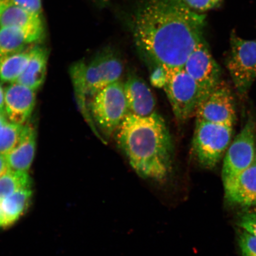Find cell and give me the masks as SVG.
<instances>
[{
	"label": "cell",
	"instance_id": "5b68a950",
	"mask_svg": "<svg viewBox=\"0 0 256 256\" xmlns=\"http://www.w3.org/2000/svg\"><path fill=\"white\" fill-rule=\"evenodd\" d=\"M232 131V126L196 120L192 152L202 167H216L228 148Z\"/></svg>",
	"mask_w": 256,
	"mask_h": 256
},
{
	"label": "cell",
	"instance_id": "6da1fadb",
	"mask_svg": "<svg viewBox=\"0 0 256 256\" xmlns=\"http://www.w3.org/2000/svg\"><path fill=\"white\" fill-rule=\"evenodd\" d=\"M206 16L184 0H140L131 28L138 50L150 66L168 72L183 69L188 56L204 40Z\"/></svg>",
	"mask_w": 256,
	"mask_h": 256
},
{
	"label": "cell",
	"instance_id": "5bb4252c",
	"mask_svg": "<svg viewBox=\"0 0 256 256\" xmlns=\"http://www.w3.org/2000/svg\"><path fill=\"white\" fill-rule=\"evenodd\" d=\"M0 27L18 28L30 35L36 42L40 40L44 34L41 16L32 14L10 2L2 12Z\"/></svg>",
	"mask_w": 256,
	"mask_h": 256
},
{
	"label": "cell",
	"instance_id": "277c9868",
	"mask_svg": "<svg viewBox=\"0 0 256 256\" xmlns=\"http://www.w3.org/2000/svg\"><path fill=\"white\" fill-rule=\"evenodd\" d=\"M89 99L88 108L92 120L106 136H111L129 113L124 82L120 80L108 85Z\"/></svg>",
	"mask_w": 256,
	"mask_h": 256
},
{
	"label": "cell",
	"instance_id": "cb8c5ba5",
	"mask_svg": "<svg viewBox=\"0 0 256 256\" xmlns=\"http://www.w3.org/2000/svg\"><path fill=\"white\" fill-rule=\"evenodd\" d=\"M8 2L32 14L41 16L42 14V0H8Z\"/></svg>",
	"mask_w": 256,
	"mask_h": 256
},
{
	"label": "cell",
	"instance_id": "484cf974",
	"mask_svg": "<svg viewBox=\"0 0 256 256\" xmlns=\"http://www.w3.org/2000/svg\"><path fill=\"white\" fill-rule=\"evenodd\" d=\"M238 226L256 236V212H246L240 216Z\"/></svg>",
	"mask_w": 256,
	"mask_h": 256
},
{
	"label": "cell",
	"instance_id": "7c38bea8",
	"mask_svg": "<svg viewBox=\"0 0 256 256\" xmlns=\"http://www.w3.org/2000/svg\"><path fill=\"white\" fill-rule=\"evenodd\" d=\"M228 202L244 207L256 206V158L245 170L223 182Z\"/></svg>",
	"mask_w": 256,
	"mask_h": 256
},
{
	"label": "cell",
	"instance_id": "9a60e30c",
	"mask_svg": "<svg viewBox=\"0 0 256 256\" xmlns=\"http://www.w3.org/2000/svg\"><path fill=\"white\" fill-rule=\"evenodd\" d=\"M36 148V130L31 124H25L17 145L6 155L10 169L28 172L34 162Z\"/></svg>",
	"mask_w": 256,
	"mask_h": 256
},
{
	"label": "cell",
	"instance_id": "ba28073f",
	"mask_svg": "<svg viewBox=\"0 0 256 256\" xmlns=\"http://www.w3.org/2000/svg\"><path fill=\"white\" fill-rule=\"evenodd\" d=\"M256 132L255 120L250 116L226 150L222 170V182L234 177L254 163L256 158Z\"/></svg>",
	"mask_w": 256,
	"mask_h": 256
},
{
	"label": "cell",
	"instance_id": "f546056e",
	"mask_svg": "<svg viewBox=\"0 0 256 256\" xmlns=\"http://www.w3.org/2000/svg\"><path fill=\"white\" fill-rule=\"evenodd\" d=\"M95 2L100 6H105L108 4V0H95Z\"/></svg>",
	"mask_w": 256,
	"mask_h": 256
},
{
	"label": "cell",
	"instance_id": "4dcf8cb0",
	"mask_svg": "<svg viewBox=\"0 0 256 256\" xmlns=\"http://www.w3.org/2000/svg\"><path fill=\"white\" fill-rule=\"evenodd\" d=\"M4 117L6 118L5 115L4 114H2L1 112H0V118H4Z\"/></svg>",
	"mask_w": 256,
	"mask_h": 256
},
{
	"label": "cell",
	"instance_id": "8992f818",
	"mask_svg": "<svg viewBox=\"0 0 256 256\" xmlns=\"http://www.w3.org/2000/svg\"><path fill=\"white\" fill-rule=\"evenodd\" d=\"M164 90L176 119L186 120L196 114L201 102L206 98L194 80L183 69L168 72Z\"/></svg>",
	"mask_w": 256,
	"mask_h": 256
},
{
	"label": "cell",
	"instance_id": "3957f363",
	"mask_svg": "<svg viewBox=\"0 0 256 256\" xmlns=\"http://www.w3.org/2000/svg\"><path fill=\"white\" fill-rule=\"evenodd\" d=\"M123 72L120 58L110 48L101 51L90 62L74 64L70 73L79 104H86L88 98L120 81Z\"/></svg>",
	"mask_w": 256,
	"mask_h": 256
},
{
	"label": "cell",
	"instance_id": "e0dca14e",
	"mask_svg": "<svg viewBox=\"0 0 256 256\" xmlns=\"http://www.w3.org/2000/svg\"><path fill=\"white\" fill-rule=\"evenodd\" d=\"M48 59V53L46 48L34 46L30 62L16 82L36 92L46 80Z\"/></svg>",
	"mask_w": 256,
	"mask_h": 256
},
{
	"label": "cell",
	"instance_id": "44dd1931",
	"mask_svg": "<svg viewBox=\"0 0 256 256\" xmlns=\"http://www.w3.org/2000/svg\"><path fill=\"white\" fill-rule=\"evenodd\" d=\"M24 126L12 124L5 117L0 118V154L6 156L14 148L20 139Z\"/></svg>",
	"mask_w": 256,
	"mask_h": 256
},
{
	"label": "cell",
	"instance_id": "9c48e42d",
	"mask_svg": "<svg viewBox=\"0 0 256 256\" xmlns=\"http://www.w3.org/2000/svg\"><path fill=\"white\" fill-rule=\"evenodd\" d=\"M195 116L196 120L234 127L236 105L230 86L222 80L201 102Z\"/></svg>",
	"mask_w": 256,
	"mask_h": 256
},
{
	"label": "cell",
	"instance_id": "ffe728a7",
	"mask_svg": "<svg viewBox=\"0 0 256 256\" xmlns=\"http://www.w3.org/2000/svg\"><path fill=\"white\" fill-rule=\"evenodd\" d=\"M31 188V179L28 172L9 170L0 178V199L24 188Z\"/></svg>",
	"mask_w": 256,
	"mask_h": 256
},
{
	"label": "cell",
	"instance_id": "d6986e66",
	"mask_svg": "<svg viewBox=\"0 0 256 256\" xmlns=\"http://www.w3.org/2000/svg\"><path fill=\"white\" fill-rule=\"evenodd\" d=\"M36 42L24 32L12 27H0V56L18 52Z\"/></svg>",
	"mask_w": 256,
	"mask_h": 256
},
{
	"label": "cell",
	"instance_id": "2e32d148",
	"mask_svg": "<svg viewBox=\"0 0 256 256\" xmlns=\"http://www.w3.org/2000/svg\"><path fill=\"white\" fill-rule=\"evenodd\" d=\"M32 191L24 188L0 199V228H6L18 222L30 204Z\"/></svg>",
	"mask_w": 256,
	"mask_h": 256
},
{
	"label": "cell",
	"instance_id": "d4e9b609",
	"mask_svg": "<svg viewBox=\"0 0 256 256\" xmlns=\"http://www.w3.org/2000/svg\"><path fill=\"white\" fill-rule=\"evenodd\" d=\"M184 1L188 7L201 14L217 8L222 0H184Z\"/></svg>",
	"mask_w": 256,
	"mask_h": 256
},
{
	"label": "cell",
	"instance_id": "7a4b0ae2",
	"mask_svg": "<svg viewBox=\"0 0 256 256\" xmlns=\"http://www.w3.org/2000/svg\"><path fill=\"white\" fill-rule=\"evenodd\" d=\"M115 133L118 146L139 177L162 186L168 183L172 170V145L160 114L128 113Z\"/></svg>",
	"mask_w": 256,
	"mask_h": 256
},
{
	"label": "cell",
	"instance_id": "4316f807",
	"mask_svg": "<svg viewBox=\"0 0 256 256\" xmlns=\"http://www.w3.org/2000/svg\"><path fill=\"white\" fill-rule=\"evenodd\" d=\"M9 166L6 156L0 154V178L9 170Z\"/></svg>",
	"mask_w": 256,
	"mask_h": 256
},
{
	"label": "cell",
	"instance_id": "52a82bcc",
	"mask_svg": "<svg viewBox=\"0 0 256 256\" xmlns=\"http://www.w3.org/2000/svg\"><path fill=\"white\" fill-rule=\"evenodd\" d=\"M226 64L236 90L246 95L256 78V40H243L233 32Z\"/></svg>",
	"mask_w": 256,
	"mask_h": 256
},
{
	"label": "cell",
	"instance_id": "603a6c76",
	"mask_svg": "<svg viewBox=\"0 0 256 256\" xmlns=\"http://www.w3.org/2000/svg\"><path fill=\"white\" fill-rule=\"evenodd\" d=\"M151 68L150 79L152 86L156 88H164L168 82V72L164 67L159 65L152 66Z\"/></svg>",
	"mask_w": 256,
	"mask_h": 256
},
{
	"label": "cell",
	"instance_id": "8fae6325",
	"mask_svg": "<svg viewBox=\"0 0 256 256\" xmlns=\"http://www.w3.org/2000/svg\"><path fill=\"white\" fill-rule=\"evenodd\" d=\"M5 116L10 122L24 126L36 104V92L18 82L4 88Z\"/></svg>",
	"mask_w": 256,
	"mask_h": 256
},
{
	"label": "cell",
	"instance_id": "30bf717a",
	"mask_svg": "<svg viewBox=\"0 0 256 256\" xmlns=\"http://www.w3.org/2000/svg\"><path fill=\"white\" fill-rule=\"evenodd\" d=\"M184 69L196 82L206 98L222 81L220 67L204 40L188 56Z\"/></svg>",
	"mask_w": 256,
	"mask_h": 256
},
{
	"label": "cell",
	"instance_id": "f1b7e54d",
	"mask_svg": "<svg viewBox=\"0 0 256 256\" xmlns=\"http://www.w3.org/2000/svg\"><path fill=\"white\" fill-rule=\"evenodd\" d=\"M8 0H0V23H1L2 16L6 6L8 4Z\"/></svg>",
	"mask_w": 256,
	"mask_h": 256
},
{
	"label": "cell",
	"instance_id": "7402d4cb",
	"mask_svg": "<svg viewBox=\"0 0 256 256\" xmlns=\"http://www.w3.org/2000/svg\"><path fill=\"white\" fill-rule=\"evenodd\" d=\"M238 244L242 256H256V236L243 230L239 236Z\"/></svg>",
	"mask_w": 256,
	"mask_h": 256
},
{
	"label": "cell",
	"instance_id": "ac0fdd59",
	"mask_svg": "<svg viewBox=\"0 0 256 256\" xmlns=\"http://www.w3.org/2000/svg\"><path fill=\"white\" fill-rule=\"evenodd\" d=\"M33 47L18 52L0 56V80L2 82H17L30 60Z\"/></svg>",
	"mask_w": 256,
	"mask_h": 256
},
{
	"label": "cell",
	"instance_id": "4fadbf2b",
	"mask_svg": "<svg viewBox=\"0 0 256 256\" xmlns=\"http://www.w3.org/2000/svg\"><path fill=\"white\" fill-rule=\"evenodd\" d=\"M129 113L148 116L154 113L156 102L152 90L140 76L131 73L124 82Z\"/></svg>",
	"mask_w": 256,
	"mask_h": 256
},
{
	"label": "cell",
	"instance_id": "83f0119b",
	"mask_svg": "<svg viewBox=\"0 0 256 256\" xmlns=\"http://www.w3.org/2000/svg\"><path fill=\"white\" fill-rule=\"evenodd\" d=\"M4 99V88H3L2 86L0 85V112H1L2 114L5 115Z\"/></svg>",
	"mask_w": 256,
	"mask_h": 256
}]
</instances>
